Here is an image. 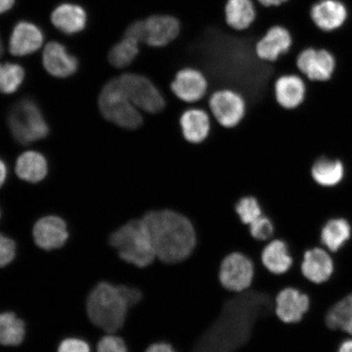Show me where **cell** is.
Here are the masks:
<instances>
[{
    "label": "cell",
    "mask_w": 352,
    "mask_h": 352,
    "mask_svg": "<svg viewBox=\"0 0 352 352\" xmlns=\"http://www.w3.org/2000/svg\"><path fill=\"white\" fill-rule=\"evenodd\" d=\"M142 218L151 233L158 261L178 263L190 256L197 237L195 224L186 214L173 209H153Z\"/></svg>",
    "instance_id": "1"
},
{
    "label": "cell",
    "mask_w": 352,
    "mask_h": 352,
    "mask_svg": "<svg viewBox=\"0 0 352 352\" xmlns=\"http://www.w3.org/2000/svg\"><path fill=\"white\" fill-rule=\"evenodd\" d=\"M129 310L118 285L100 283L87 297L88 318L107 333H116L124 327Z\"/></svg>",
    "instance_id": "2"
},
{
    "label": "cell",
    "mask_w": 352,
    "mask_h": 352,
    "mask_svg": "<svg viewBox=\"0 0 352 352\" xmlns=\"http://www.w3.org/2000/svg\"><path fill=\"white\" fill-rule=\"evenodd\" d=\"M109 243L126 264L146 267L156 261L151 233L142 218L129 220L111 233Z\"/></svg>",
    "instance_id": "3"
},
{
    "label": "cell",
    "mask_w": 352,
    "mask_h": 352,
    "mask_svg": "<svg viewBox=\"0 0 352 352\" xmlns=\"http://www.w3.org/2000/svg\"><path fill=\"white\" fill-rule=\"evenodd\" d=\"M8 125L13 138L22 144L38 142L50 133L41 109L29 98L21 99L13 105L8 113Z\"/></svg>",
    "instance_id": "4"
},
{
    "label": "cell",
    "mask_w": 352,
    "mask_h": 352,
    "mask_svg": "<svg viewBox=\"0 0 352 352\" xmlns=\"http://www.w3.org/2000/svg\"><path fill=\"white\" fill-rule=\"evenodd\" d=\"M99 108L105 120L122 129L135 130L143 124V116L127 98L117 78L109 81L99 96Z\"/></svg>",
    "instance_id": "5"
},
{
    "label": "cell",
    "mask_w": 352,
    "mask_h": 352,
    "mask_svg": "<svg viewBox=\"0 0 352 352\" xmlns=\"http://www.w3.org/2000/svg\"><path fill=\"white\" fill-rule=\"evenodd\" d=\"M117 79L127 98L140 111L154 114L165 108L164 96L151 78L143 74L129 73L122 74Z\"/></svg>",
    "instance_id": "6"
},
{
    "label": "cell",
    "mask_w": 352,
    "mask_h": 352,
    "mask_svg": "<svg viewBox=\"0 0 352 352\" xmlns=\"http://www.w3.org/2000/svg\"><path fill=\"white\" fill-rule=\"evenodd\" d=\"M255 266L248 255L236 252L228 254L220 264L219 279L228 292L241 294L252 287Z\"/></svg>",
    "instance_id": "7"
},
{
    "label": "cell",
    "mask_w": 352,
    "mask_h": 352,
    "mask_svg": "<svg viewBox=\"0 0 352 352\" xmlns=\"http://www.w3.org/2000/svg\"><path fill=\"white\" fill-rule=\"evenodd\" d=\"M211 113L220 126L226 129H234L245 116L246 102L239 91L220 89L211 94L209 99Z\"/></svg>",
    "instance_id": "8"
},
{
    "label": "cell",
    "mask_w": 352,
    "mask_h": 352,
    "mask_svg": "<svg viewBox=\"0 0 352 352\" xmlns=\"http://www.w3.org/2000/svg\"><path fill=\"white\" fill-rule=\"evenodd\" d=\"M296 65L299 72L309 80L327 82L336 72V59L331 52L324 48L307 47L298 52Z\"/></svg>",
    "instance_id": "9"
},
{
    "label": "cell",
    "mask_w": 352,
    "mask_h": 352,
    "mask_svg": "<svg viewBox=\"0 0 352 352\" xmlns=\"http://www.w3.org/2000/svg\"><path fill=\"white\" fill-rule=\"evenodd\" d=\"M209 87L205 72L195 66H184L175 72L170 89L179 100L195 104L205 98Z\"/></svg>",
    "instance_id": "10"
},
{
    "label": "cell",
    "mask_w": 352,
    "mask_h": 352,
    "mask_svg": "<svg viewBox=\"0 0 352 352\" xmlns=\"http://www.w3.org/2000/svg\"><path fill=\"white\" fill-rule=\"evenodd\" d=\"M294 38L284 25H276L267 30L255 43V54L259 60L275 63L292 50Z\"/></svg>",
    "instance_id": "11"
},
{
    "label": "cell",
    "mask_w": 352,
    "mask_h": 352,
    "mask_svg": "<svg viewBox=\"0 0 352 352\" xmlns=\"http://www.w3.org/2000/svg\"><path fill=\"white\" fill-rule=\"evenodd\" d=\"M309 307V297L294 286H286L275 297V314L285 324L300 323Z\"/></svg>",
    "instance_id": "12"
},
{
    "label": "cell",
    "mask_w": 352,
    "mask_h": 352,
    "mask_svg": "<svg viewBox=\"0 0 352 352\" xmlns=\"http://www.w3.org/2000/svg\"><path fill=\"white\" fill-rule=\"evenodd\" d=\"M144 45L153 48L165 47L173 43L182 32L178 19L169 14H153L144 19Z\"/></svg>",
    "instance_id": "13"
},
{
    "label": "cell",
    "mask_w": 352,
    "mask_h": 352,
    "mask_svg": "<svg viewBox=\"0 0 352 352\" xmlns=\"http://www.w3.org/2000/svg\"><path fill=\"white\" fill-rule=\"evenodd\" d=\"M309 17L316 28L332 32L344 25L349 19V10L341 0H318L311 6Z\"/></svg>",
    "instance_id": "14"
},
{
    "label": "cell",
    "mask_w": 352,
    "mask_h": 352,
    "mask_svg": "<svg viewBox=\"0 0 352 352\" xmlns=\"http://www.w3.org/2000/svg\"><path fill=\"white\" fill-rule=\"evenodd\" d=\"M35 244L44 250L63 248L68 240L69 232L65 220L55 215L38 219L33 230Z\"/></svg>",
    "instance_id": "15"
},
{
    "label": "cell",
    "mask_w": 352,
    "mask_h": 352,
    "mask_svg": "<svg viewBox=\"0 0 352 352\" xmlns=\"http://www.w3.org/2000/svg\"><path fill=\"white\" fill-rule=\"evenodd\" d=\"M274 94L277 104L285 109H296L306 98L307 87L303 79L294 74H285L276 79Z\"/></svg>",
    "instance_id": "16"
},
{
    "label": "cell",
    "mask_w": 352,
    "mask_h": 352,
    "mask_svg": "<svg viewBox=\"0 0 352 352\" xmlns=\"http://www.w3.org/2000/svg\"><path fill=\"white\" fill-rule=\"evenodd\" d=\"M44 68L56 78L72 76L78 69L76 57L69 54L63 44L57 42L47 43L43 54Z\"/></svg>",
    "instance_id": "17"
},
{
    "label": "cell",
    "mask_w": 352,
    "mask_h": 352,
    "mask_svg": "<svg viewBox=\"0 0 352 352\" xmlns=\"http://www.w3.org/2000/svg\"><path fill=\"white\" fill-rule=\"evenodd\" d=\"M43 41V34L38 26L28 21H21L15 25L11 34V54L23 56L34 54L41 47Z\"/></svg>",
    "instance_id": "18"
},
{
    "label": "cell",
    "mask_w": 352,
    "mask_h": 352,
    "mask_svg": "<svg viewBox=\"0 0 352 352\" xmlns=\"http://www.w3.org/2000/svg\"><path fill=\"white\" fill-rule=\"evenodd\" d=\"M301 274L312 283L327 281L333 272V263L329 254L320 248L307 250L302 255Z\"/></svg>",
    "instance_id": "19"
},
{
    "label": "cell",
    "mask_w": 352,
    "mask_h": 352,
    "mask_svg": "<svg viewBox=\"0 0 352 352\" xmlns=\"http://www.w3.org/2000/svg\"><path fill=\"white\" fill-rule=\"evenodd\" d=\"M261 263L271 274L280 276L292 270L294 259L285 241L274 239L264 245L261 253Z\"/></svg>",
    "instance_id": "20"
},
{
    "label": "cell",
    "mask_w": 352,
    "mask_h": 352,
    "mask_svg": "<svg viewBox=\"0 0 352 352\" xmlns=\"http://www.w3.org/2000/svg\"><path fill=\"white\" fill-rule=\"evenodd\" d=\"M179 126L186 142L193 144H201L210 133L209 113L200 108L188 109L179 118Z\"/></svg>",
    "instance_id": "21"
},
{
    "label": "cell",
    "mask_w": 352,
    "mask_h": 352,
    "mask_svg": "<svg viewBox=\"0 0 352 352\" xmlns=\"http://www.w3.org/2000/svg\"><path fill=\"white\" fill-rule=\"evenodd\" d=\"M52 22L64 34H77L85 28L87 13L82 7L76 4L63 3L52 12Z\"/></svg>",
    "instance_id": "22"
},
{
    "label": "cell",
    "mask_w": 352,
    "mask_h": 352,
    "mask_svg": "<svg viewBox=\"0 0 352 352\" xmlns=\"http://www.w3.org/2000/svg\"><path fill=\"white\" fill-rule=\"evenodd\" d=\"M226 23L237 32L248 30L257 16L254 0H228L224 8Z\"/></svg>",
    "instance_id": "23"
},
{
    "label": "cell",
    "mask_w": 352,
    "mask_h": 352,
    "mask_svg": "<svg viewBox=\"0 0 352 352\" xmlns=\"http://www.w3.org/2000/svg\"><path fill=\"white\" fill-rule=\"evenodd\" d=\"M311 177L320 186L332 188L345 177V166L340 160L327 157L318 158L312 165Z\"/></svg>",
    "instance_id": "24"
},
{
    "label": "cell",
    "mask_w": 352,
    "mask_h": 352,
    "mask_svg": "<svg viewBox=\"0 0 352 352\" xmlns=\"http://www.w3.org/2000/svg\"><path fill=\"white\" fill-rule=\"evenodd\" d=\"M46 158L36 151L22 153L17 158L16 173L21 179L30 183H38L47 174Z\"/></svg>",
    "instance_id": "25"
},
{
    "label": "cell",
    "mask_w": 352,
    "mask_h": 352,
    "mask_svg": "<svg viewBox=\"0 0 352 352\" xmlns=\"http://www.w3.org/2000/svg\"><path fill=\"white\" fill-rule=\"evenodd\" d=\"M351 236V227L344 219H333L324 224L320 240L332 252L340 250Z\"/></svg>",
    "instance_id": "26"
},
{
    "label": "cell",
    "mask_w": 352,
    "mask_h": 352,
    "mask_svg": "<svg viewBox=\"0 0 352 352\" xmlns=\"http://www.w3.org/2000/svg\"><path fill=\"white\" fill-rule=\"evenodd\" d=\"M25 336L24 321L17 318L13 312L0 314V344L19 346Z\"/></svg>",
    "instance_id": "27"
},
{
    "label": "cell",
    "mask_w": 352,
    "mask_h": 352,
    "mask_svg": "<svg viewBox=\"0 0 352 352\" xmlns=\"http://www.w3.org/2000/svg\"><path fill=\"white\" fill-rule=\"evenodd\" d=\"M325 322L331 329H340L352 336V294L330 308Z\"/></svg>",
    "instance_id": "28"
},
{
    "label": "cell",
    "mask_w": 352,
    "mask_h": 352,
    "mask_svg": "<svg viewBox=\"0 0 352 352\" xmlns=\"http://www.w3.org/2000/svg\"><path fill=\"white\" fill-rule=\"evenodd\" d=\"M140 54V44L133 39L123 36L110 50L109 60L113 67H129Z\"/></svg>",
    "instance_id": "29"
},
{
    "label": "cell",
    "mask_w": 352,
    "mask_h": 352,
    "mask_svg": "<svg viewBox=\"0 0 352 352\" xmlns=\"http://www.w3.org/2000/svg\"><path fill=\"white\" fill-rule=\"evenodd\" d=\"M25 70L20 65L14 63L0 64V92L4 94H14L23 82Z\"/></svg>",
    "instance_id": "30"
},
{
    "label": "cell",
    "mask_w": 352,
    "mask_h": 352,
    "mask_svg": "<svg viewBox=\"0 0 352 352\" xmlns=\"http://www.w3.org/2000/svg\"><path fill=\"white\" fill-rule=\"evenodd\" d=\"M234 210L241 223L249 226L264 214L261 202L254 196L240 198L234 204Z\"/></svg>",
    "instance_id": "31"
},
{
    "label": "cell",
    "mask_w": 352,
    "mask_h": 352,
    "mask_svg": "<svg viewBox=\"0 0 352 352\" xmlns=\"http://www.w3.org/2000/svg\"><path fill=\"white\" fill-rule=\"evenodd\" d=\"M250 236L254 240L267 243L275 237L276 227L274 220L263 214L248 226Z\"/></svg>",
    "instance_id": "32"
},
{
    "label": "cell",
    "mask_w": 352,
    "mask_h": 352,
    "mask_svg": "<svg viewBox=\"0 0 352 352\" xmlns=\"http://www.w3.org/2000/svg\"><path fill=\"white\" fill-rule=\"evenodd\" d=\"M98 352H129L122 338L113 334L104 336L98 342Z\"/></svg>",
    "instance_id": "33"
},
{
    "label": "cell",
    "mask_w": 352,
    "mask_h": 352,
    "mask_svg": "<svg viewBox=\"0 0 352 352\" xmlns=\"http://www.w3.org/2000/svg\"><path fill=\"white\" fill-rule=\"evenodd\" d=\"M16 244L10 237L0 234V267H6L16 256Z\"/></svg>",
    "instance_id": "34"
},
{
    "label": "cell",
    "mask_w": 352,
    "mask_h": 352,
    "mask_svg": "<svg viewBox=\"0 0 352 352\" xmlns=\"http://www.w3.org/2000/svg\"><path fill=\"white\" fill-rule=\"evenodd\" d=\"M123 36L133 39L140 45L144 43L145 30L144 19L135 20L126 26Z\"/></svg>",
    "instance_id": "35"
},
{
    "label": "cell",
    "mask_w": 352,
    "mask_h": 352,
    "mask_svg": "<svg viewBox=\"0 0 352 352\" xmlns=\"http://www.w3.org/2000/svg\"><path fill=\"white\" fill-rule=\"evenodd\" d=\"M57 352H91V349L85 340L70 338L60 343Z\"/></svg>",
    "instance_id": "36"
},
{
    "label": "cell",
    "mask_w": 352,
    "mask_h": 352,
    "mask_svg": "<svg viewBox=\"0 0 352 352\" xmlns=\"http://www.w3.org/2000/svg\"><path fill=\"white\" fill-rule=\"evenodd\" d=\"M144 352H177L169 342L160 341L149 345Z\"/></svg>",
    "instance_id": "37"
},
{
    "label": "cell",
    "mask_w": 352,
    "mask_h": 352,
    "mask_svg": "<svg viewBox=\"0 0 352 352\" xmlns=\"http://www.w3.org/2000/svg\"><path fill=\"white\" fill-rule=\"evenodd\" d=\"M289 0H256V2L264 7H277L287 3Z\"/></svg>",
    "instance_id": "38"
},
{
    "label": "cell",
    "mask_w": 352,
    "mask_h": 352,
    "mask_svg": "<svg viewBox=\"0 0 352 352\" xmlns=\"http://www.w3.org/2000/svg\"><path fill=\"white\" fill-rule=\"evenodd\" d=\"M8 175V169L6 164L0 158V188L3 186V184L6 183Z\"/></svg>",
    "instance_id": "39"
},
{
    "label": "cell",
    "mask_w": 352,
    "mask_h": 352,
    "mask_svg": "<svg viewBox=\"0 0 352 352\" xmlns=\"http://www.w3.org/2000/svg\"><path fill=\"white\" fill-rule=\"evenodd\" d=\"M14 3L15 0H0V14L11 10Z\"/></svg>",
    "instance_id": "40"
},
{
    "label": "cell",
    "mask_w": 352,
    "mask_h": 352,
    "mask_svg": "<svg viewBox=\"0 0 352 352\" xmlns=\"http://www.w3.org/2000/svg\"><path fill=\"white\" fill-rule=\"evenodd\" d=\"M338 352H352V340L343 342Z\"/></svg>",
    "instance_id": "41"
},
{
    "label": "cell",
    "mask_w": 352,
    "mask_h": 352,
    "mask_svg": "<svg viewBox=\"0 0 352 352\" xmlns=\"http://www.w3.org/2000/svg\"><path fill=\"white\" fill-rule=\"evenodd\" d=\"M3 54V43L1 41V38H0V56Z\"/></svg>",
    "instance_id": "42"
},
{
    "label": "cell",
    "mask_w": 352,
    "mask_h": 352,
    "mask_svg": "<svg viewBox=\"0 0 352 352\" xmlns=\"http://www.w3.org/2000/svg\"><path fill=\"white\" fill-rule=\"evenodd\" d=\"M0 217H1V213H0Z\"/></svg>",
    "instance_id": "43"
}]
</instances>
